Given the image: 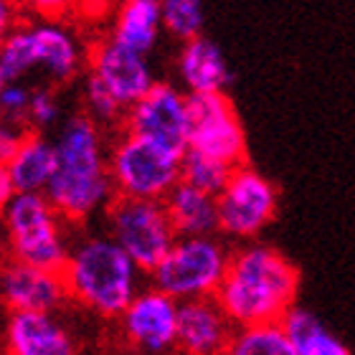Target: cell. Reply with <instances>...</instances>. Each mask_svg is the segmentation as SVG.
I'll list each match as a JSON object with an SVG mask.
<instances>
[{
    "label": "cell",
    "instance_id": "cell-1",
    "mask_svg": "<svg viewBox=\"0 0 355 355\" xmlns=\"http://www.w3.org/2000/svg\"><path fill=\"white\" fill-rule=\"evenodd\" d=\"M44 193L53 208L74 223L87 221L114 200L117 191L110 155L104 153L102 127L89 114L69 117L53 137V171Z\"/></svg>",
    "mask_w": 355,
    "mask_h": 355
},
{
    "label": "cell",
    "instance_id": "cell-2",
    "mask_svg": "<svg viewBox=\"0 0 355 355\" xmlns=\"http://www.w3.org/2000/svg\"><path fill=\"white\" fill-rule=\"evenodd\" d=\"M297 266L269 246H246L231 254L226 279L216 297L236 327L282 322L295 302Z\"/></svg>",
    "mask_w": 355,
    "mask_h": 355
},
{
    "label": "cell",
    "instance_id": "cell-3",
    "mask_svg": "<svg viewBox=\"0 0 355 355\" xmlns=\"http://www.w3.org/2000/svg\"><path fill=\"white\" fill-rule=\"evenodd\" d=\"M142 269L112 236H87L71 246L64 277L71 300L102 318H119L137 295Z\"/></svg>",
    "mask_w": 355,
    "mask_h": 355
},
{
    "label": "cell",
    "instance_id": "cell-4",
    "mask_svg": "<svg viewBox=\"0 0 355 355\" xmlns=\"http://www.w3.org/2000/svg\"><path fill=\"white\" fill-rule=\"evenodd\" d=\"M6 229L10 259L44 269H64L71 246L61 231L64 216L46 193H15L6 206Z\"/></svg>",
    "mask_w": 355,
    "mask_h": 355
},
{
    "label": "cell",
    "instance_id": "cell-5",
    "mask_svg": "<svg viewBox=\"0 0 355 355\" xmlns=\"http://www.w3.org/2000/svg\"><path fill=\"white\" fill-rule=\"evenodd\" d=\"M110 173L117 196L165 200L183 180V155L125 130L110 150Z\"/></svg>",
    "mask_w": 355,
    "mask_h": 355
},
{
    "label": "cell",
    "instance_id": "cell-6",
    "mask_svg": "<svg viewBox=\"0 0 355 355\" xmlns=\"http://www.w3.org/2000/svg\"><path fill=\"white\" fill-rule=\"evenodd\" d=\"M110 236L125 249L142 272H153L178 241L165 200L114 196L107 206Z\"/></svg>",
    "mask_w": 355,
    "mask_h": 355
},
{
    "label": "cell",
    "instance_id": "cell-7",
    "mask_svg": "<svg viewBox=\"0 0 355 355\" xmlns=\"http://www.w3.org/2000/svg\"><path fill=\"white\" fill-rule=\"evenodd\" d=\"M231 257L211 234L208 236H178L165 259L150 272L153 287L175 300L216 295L226 279Z\"/></svg>",
    "mask_w": 355,
    "mask_h": 355
},
{
    "label": "cell",
    "instance_id": "cell-8",
    "mask_svg": "<svg viewBox=\"0 0 355 355\" xmlns=\"http://www.w3.org/2000/svg\"><path fill=\"white\" fill-rule=\"evenodd\" d=\"M191 112V148L214 155L223 163H246V135L231 99L221 92H188Z\"/></svg>",
    "mask_w": 355,
    "mask_h": 355
},
{
    "label": "cell",
    "instance_id": "cell-9",
    "mask_svg": "<svg viewBox=\"0 0 355 355\" xmlns=\"http://www.w3.org/2000/svg\"><path fill=\"white\" fill-rule=\"evenodd\" d=\"M218 226L236 239L257 236L277 211L274 185L257 171L239 165L218 196Z\"/></svg>",
    "mask_w": 355,
    "mask_h": 355
},
{
    "label": "cell",
    "instance_id": "cell-10",
    "mask_svg": "<svg viewBox=\"0 0 355 355\" xmlns=\"http://www.w3.org/2000/svg\"><path fill=\"white\" fill-rule=\"evenodd\" d=\"M125 130L183 155L191 148L188 94H180L171 84L155 82L140 102L127 110Z\"/></svg>",
    "mask_w": 355,
    "mask_h": 355
},
{
    "label": "cell",
    "instance_id": "cell-11",
    "mask_svg": "<svg viewBox=\"0 0 355 355\" xmlns=\"http://www.w3.org/2000/svg\"><path fill=\"white\" fill-rule=\"evenodd\" d=\"M178 310L180 300L163 289L137 292L119 315L127 343L145 353H165L178 345Z\"/></svg>",
    "mask_w": 355,
    "mask_h": 355
},
{
    "label": "cell",
    "instance_id": "cell-12",
    "mask_svg": "<svg viewBox=\"0 0 355 355\" xmlns=\"http://www.w3.org/2000/svg\"><path fill=\"white\" fill-rule=\"evenodd\" d=\"M89 74H94L127 110L155 87L145 53L135 51L114 36L89 51Z\"/></svg>",
    "mask_w": 355,
    "mask_h": 355
},
{
    "label": "cell",
    "instance_id": "cell-13",
    "mask_svg": "<svg viewBox=\"0 0 355 355\" xmlns=\"http://www.w3.org/2000/svg\"><path fill=\"white\" fill-rule=\"evenodd\" d=\"M231 325L216 295L183 300L178 310V348L191 355L226 353L234 338Z\"/></svg>",
    "mask_w": 355,
    "mask_h": 355
},
{
    "label": "cell",
    "instance_id": "cell-14",
    "mask_svg": "<svg viewBox=\"0 0 355 355\" xmlns=\"http://www.w3.org/2000/svg\"><path fill=\"white\" fill-rule=\"evenodd\" d=\"M69 297L71 292L64 269H44L18 259H10L3 269V300L8 310L56 312Z\"/></svg>",
    "mask_w": 355,
    "mask_h": 355
},
{
    "label": "cell",
    "instance_id": "cell-15",
    "mask_svg": "<svg viewBox=\"0 0 355 355\" xmlns=\"http://www.w3.org/2000/svg\"><path fill=\"white\" fill-rule=\"evenodd\" d=\"M6 345L10 355H71L76 350L53 312L41 310H10Z\"/></svg>",
    "mask_w": 355,
    "mask_h": 355
},
{
    "label": "cell",
    "instance_id": "cell-16",
    "mask_svg": "<svg viewBox=\"0 0 355 355\" xmlns=\"http://www.w3.org/2000/svg\"><path fill=\"white\" fill-rule=\"evenodd\" d=\"M61 18H44L41 23L31 26L33 41H36L38 67L51 76L53 82H71L82 69V46L67 26H61Z\"/></svg>",
    "mask_w": 355,
    "mask_h": 355
},
{
    "label": "cell",
    "instance_id": "cell-17",
    "mask_svg": "<svg viewBox=\"0 0 355 355\" xmlns=\"http://www.w3.org/2000/svg\"><path fill=\"white\" fill-rule=\"evenodd\" d=\"M171 221L178 236H208L218 231V198L214 193H206L196 185L180 183L168 193L165 198Z\"/></svg>",
    "mask_w": 355,
    "mask_h": 355
},
{
    "label": "cell",
    "instance_id": "cell-18",
    "mask_svg": "<svg viewBox=\"0 0 355 355\" xmlns=\"http://www.w3.org/2000/svg\"><path fill=\"white\" fill-rule=\"evenodd\" d=\"M21 193H44L53 171V140L49 142L41 132H31L21 137L13 155L3 163Z\"/></svg>",
    "mask_w": 355,
    "mask_h": 355
},
{
    "label": "cell",
    "instance_id": "cell-19",
    "mask_svg": "<svg viewBox=\"0 0 355 355\" xmlns=\"http://www.w3.org/2000/svg\"><path fill=\"white\" fill-rule=\"evenodd\" d=\"M178 69L188 92H221L231 79L221 49L203 36L185 41Z\"/></svg>",
    "mask_w": 355,
    "mask_h": 355
},
{
    "label": "cell",
    "instance_id": "cell-20",
    "mask_svg": "<svg viewBox=\"0 0 355 355\" xmlns=\"http://www.w3.org/2000/svg\"><path fill=\"white\" fill-rule=\"evenodd\" d=\"M163 28V6L160 0H122L114 15L112 36L140 53H150Z\"/></svg>",
    "mask_w": 355,
    "mask_h": 355
},
{
    "label": "cell",
    "instance_id": "cell-21",
    "mask_svg": "<svg viewBox=\"0 0 355 355\" xmlns=\"http://www.w3.org/2000/svg\"><path fill=\"white\" fill-rule=\"evenodd\" d=\"M282 327L295 348V355H348V348L333 333H327V327L312 312L302 307L292 304L282 318Z\"/></svg>",
    "mask_w": 355,
    "mask_h": 355
},
{
    "label": "cell",
    "instance_id": "cell-22",
    "mask_svg": "<svg viewBox=\"0 0 355 355\" xmlns=\"http://www.w3.org/2000/svg\"><path fill=\"white\" fill-rule=\"evenodd\" d=\"M231 355H295L282 322H259L239 327L229 343Z\"/></svg>",
    "mask_w": 355,
    "mask_h": 355
},
{
    "label": "cell",
    "instance_id": "cell-23",
    "mask_svg": "<svg viewBox=\"0 0 355 355\" xmlns=\"http://www.w3.org/2000/svg\"><path fill=\"white\" fill-rule=\"evenodd\" d=\"M38 67L36 41L31 26H15L3 38L0 49V84H13Z\"/></svg>",
    "mask_w": 355,
    "mask_h": 355
},
{
    "label": "cell",
    "instance_id": "cell-24",
    "mask_svg": "<svg viewBox=\"0 0 355 355\" xmlns=\"http://www.w3.org/2000/svg\"><path fill=\"white\" fill-rule=\"evenodd\" d=\"M234 171H236L234 165L223 163L214 155H206L196 148H188L183 153V180L214 196H218L229 185Z\"/></svg>",
    "mask_w": 355,
    "mask_h": 355
},
{
    "label": "cell",
    "instance_id": "cell-25",
    "mask_svg": "<svg viewBox=\"0 0 355 355\" xmlns=\"http://www.w3.org/2000/svg\"><path fill=\"white\" fill-rule=\"evenodd\" d=\"M163 28L178 41H191L203 31V3L200 0H160Z\"/></svg>",
    "mask_w": 355,
    "mask_h": 355
},
{
    "label": "cell",
    "instance_id": "cell-26",
    "mask_svg": "<svg viewBox=\"0 0 355 355\" xmlns=\"http://www.w3.org/2000/svg\"><path fill=\"white\" fill-rule=\"evenodd\" d=\"M84 104H87V114L99 127L119 125L127 119V107L94 74H89L84 84Z\"/></svg>",
    "mask_w": 355,
    "mask_h": 355
},
{
    "label": "cell",
    "instance_id": "cell-27",
    "mask_svg": "<svg viewBox=\"0 0 355 355\" xmlns=\"http://www.w3.org/2000/svg\"><path fill=\"white\" fill-rule=\"evenodd\" d=\"M31 96L33 92H28L26 87H21L18 82L3 84L0 89V110L6 117L8 125H18L31 122Z\"/></svg>",
    "mask_w": 355,
    "mask_h": 355
},
{
    "label": "cell",
    "instance_id": "cell-28",
    "mask_svg": "<svg viewBox=\"0 0 355 355\" xmlns=\"http://www.w3.org/2000/svg\"><path fill=\"white\" fill-rule=\"evenodd\" d=\"M59 119V104L51 89H33L31 96V125L44 130Z\"/></svg>",
    "mask_w": 355,
    "mask_h": 355
},
{
    "label": "cell",
    "instance_id": "cell-29",
    "mask_svg": "<svg viewBox=\"0 0 355 355\" xmlns=\"http://www.w3.org/2000/svg\"><path fill=\"white\" fill-rule=\"evenodd\" d=\"M21 6L41 18H67L79 8V0H21Z\"/></svg>",
    "mask_w": 355,
    "mask_h": 355
},
{
    "label": "cell",
    "instance_id": "cell-30",
    "mask_svg": "<svg viewBox=\"0 0 355 355\" xmlns=\"http://www.w3.org/2000/svg\"><path fill=\"white\" fill-rule=\"evenodd\" d=\"M15 193L18 191H15V183H13V178H10V173H8L6 168H0V203L6 206Z\"/></svg>",
    "mask_w": 355,
    "mask_h": 355
},
{
    "label": "cell",
    "instance_id": "cell-31",
    "mask_svg": "<svg viewBox=\"0 0 355 355\" xmlns=\"http://www.w3.org/2000/svg\"><path fill=\"white\" fill-rule=\"evenodd\" d=\"M122 0H79V8L82 10H96V13H107L110 8H114V6H119Z\"/></svg>",
    "mask_w": 355,
    "mask_h": 355
}]
</instances>
